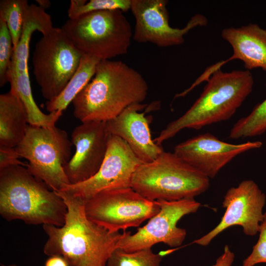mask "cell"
Segmentation results:
<instances>
[{
	"label": "cell",
	"mask_w": 266,
	"mask_h": 266,
	"mask_svg": "<svg viewBox=\"0 0 266 266\" xmlns=\"http://www.w3.org/2000/svg\"><path fill=\"white\" fill-rule=\"evenodd\" d=\"M222 37L233 50V55L214 65L216 69L233 60L244 63L246 70L261 68L266 72V30L250 23L239 28L230 27L222 31Z\"/></svg>",
	"instance_id": "obj_17"
},
{
	"label": "cell",
	"mask_w": 266,
	"mask_h": 266,
	"mask_svg": "<svg viewBox=\"0 0 266 266\" xmlns=\"http://www.w3.org/2000/svg\"><path fill=\"white\" fill-rule=\"evenodd\" d=\"M13 45L5 22L0 18V86L8 82V73L11 63Z\"/></svg>",
	"instance_id": "obj_25"
},
{
	"label": "cell",
	"mask_w": 266,
	"mask_h": 266,
	"mask_svg": "<svg viewBox=\"0 0 266 266\" xmlns=\"http://www.w3.org/2000/svg\"><path fill=\"white\" fill-rule=\"evenodd\" d=\"M258 233V241L253 246L250 254L243 260L242 266H254L260 263H266V211L264 212Z\"/></svg>",
	"instance_id": "obj_26"
},
{
	"label": "cell",
	"mask_w": 266,
	"mask_h": 266,
	"mask_svg": "<svg viewBox=\"0 0 266 266\" xmlns=\"http://www.w3.org/2000/svg\"><path fill=\"white\" fill-rule=\"evenodd\" d=\"M28 5L26 0L0 1V18L6 23L12 37L13 48L16 47L20 40L25 13Z\"/></svg>",
	"instance_id": "obj_22"
},
{
	"label": "cell",
	"mask_w": 266,
	"mask_h": 266,
	"mask_svg": "<svg viewBox=\"0 0 266 266\" xmlns=\"http://www.w3.org/2000/svg\"><path fill=\"white\" fill-rule=\"evenodd\" d=\"M56 192L67 211L63 226L42 225L48 236L44 254L61 256L69 266H107L122 233L110 232L90 221L82 199L63 191Z\"/></svg>",
	"instance_id": "obj_1"
},
{
	"label": "cell",
	"mask_w": 266,
	"mask_h": 266,
	"mask_svg": "<svg viewBox=\"0 0 266 266\" xmlns=\"http://www.w3.org/2000/svg\"><path fill=\"white\" fill-rule=\"evenodd\" d=\"M166 0H132L131 10L134 17L133 39L139 43H151L160 47L178 45L191 30L207 24L200 14L194 15L186 26L174 28L169 24Z\"/></svg>",
	"instance_id": "obj_13"
},
{
	"label": "cell",
	"mask_w": 266,
	"mask_h": 266,
	"mask_svg": "<svg viewBox=\"0 0 266 266\" xmlns=\"http://www.w3.org/2000/svg\"><path fill=\"white\" fill-rule=\"evenodd\" d=\"M53 28L51 16L36 4L28 6L24 16L20 40L13 48V55L18 57L29 56L30 43L32 34L37 31L44 35Z\"/></svg>",
	"instance_id": "obj_20"
},
{
	"label": "cell",
	"mask_w": 266,
	"mask_h": 266,
	"mask_svg": "<svg viewBox=\"0 0 266 266\" xmlns=\"http://www.w3.org/2000/svg\"><path fill=\"white\" fill-rule=\"evenodd\" d=\"M265 194L252 180L242 181L236 187L230 188L222 202L225 212L219 223L211 231L193 243L205 246L224 231L234 226H241L243 233L254 236L259 232L264 212Z\"/></svg>",
	"instance_id": "obj_11"
},
{
	"label": "cell",
	"mask_w": 266,
	"mask_h": 266,
	"mask_svg": "<svg viewBox=\"0 0 266 266\" xmlns=\"http://www.w3.org/2000/svg\"><path fill=\"white\" fill-rule=\"evenodd\" d=\"M200 96L181 116L170 122L153 139L158 145L184 129L200 130L229 119L252 91L254 80L248 70L219 69L206 81Z\"/></svg>",
	"instance_id": "obj_4"
},
{
	"label": "cell",
	"mask_w": 266,
	"mask_h": 266,
	"mask_svg": "<svg viewBox=\"0 0 266 266\" xmlns=\"http://www.w3.org/2000/svg\"><path fill=\"white\" fill-rule=\"evenodd\" d=\"M83 54L100 60L126 54L133 34L119 10L93 11L67 20L61 28Z\"/></svg>",
	"instance_id": "obj_6"
},
{
	"label": "cell",
	"mask_w": 266,
	"mask_h": 266,
	"mask_svg": "<svg viewBox=\"0 0 266 266\" xmlns=\"http://www.w3.org/2000/svg\"><path fill=\"white\" fill-rule=\"evenodd\" d=\"M83 53L61 28L53 27L36 42L33 52V73L47 101L64 90L79 65Z\"/></svg>",
	"instance_id": "obj_8"
},
{
	"label": "cell",
	"mask_w": 266,
	"mask_h": 266,
	"mask_svg": "<svg viewBox=\"0 0 266 266\" xmlns=\"http://www.w3.org/2000/svg\"><path fill=\"white\" fill-rule=\"evenodd\" d=\"M29 125L26 107L10 89L0 95V145L16 147L25 137Z\"/></svg>",
	"instance_id": "obj_18"
},
{
	"label": "cell",
	"mask_w": 266,
	"mask_h": 266,
	"mask_svg": "<svg viewBox=\"0 0 266 266\" xmlns=\"http://www.w3.org/2000/svg\"><path fill=\"white\" fill-rule=\"evenodd\" d=\"M260 141L240 144L229 143L207 133L177 144L174 153L187 163L209 178H214L220 170L237 156L260 148Z\"/></svg>",
	"instance_id": "obj_14"
},
{
	"label": "cell",
	"mask_w": 266,
	"mask_h": 266,
	"mask_svg": "<svg viewBox=\"0 0 266 266\" xmlns=\"http://www.w3.org/2000/svg\"><path fill=\"white\" fill-rule=\"evenodd\" d=\"M157 201L160 207L159 212L134 233L123 231L116 248L132 252L151 249L159 243L170 247H177L183 243L187 232L185 229L177 227V223L184 216L196 213L200 203L194 198Z\"/></svg>",
	"instance_id": "obj_10"
},
{
	"label": "cell",
	"mask_w": 266,
	"mask_h": 266,
	"mask_svg": "<svg viewBox=\"0 0 266 266\" xmlns=\"http://www.w3.org/2000/svg\"><path fill=\"white\" fill-rule=\"evenodd\" d=\"M145 106L142 103L132 104L106 122L109 134L125 141L142 163L152 162L164 151L152 139L145 112H140Z\"/></svg>",
	"instance_id": "obj_16"
},
{
	"label": "cell",
	"mask_w": 266,
	"mask_h": 266,
	"mask_svg": "<svg viewBox=\"0 0 266 266\" xmlns=\"http://www.w3.org/2000/svg\"><path fill=\"white\" fill-rule=\"evenodd\" d=\"M20 158L15 147L0 145V170L15 166L27 167L28 164L20 161L19 159Z\"/></svg>",
	"instance_id": "obj_27"
},
{
	"label": "cell",
	"mask_w": 266,
	"mask_h": 266,
	"mask_svg": "<svg viewBox=\"0 0 266 266\" xmlns=\"http://www.w3.org/2000/svg\"><path fill=\"white\" fill-rule=\"evenodd\" d=\"M67 211L57 192L32 175L27 167L15 166L0 170V214L5 220L62 227Z\"/></svg>",
	"instance_id": "obj_3"
},
{
	"label": "cell",
	"mask_w": 266,
	"mask_h": 266,
	"mask_svg": "<svg viewBox=\"0 0 266 266\" xmlns=\"http://www.w3.org/2000/svg\"><path fill=\"white\" fill-rule=\"evenodd\" d=\"M142 163L125 141L110 135L105 156L98 172L90 179L66 185L60 191L84 200L101 191L131 187L133 174Z\"/></svg>",
	"instance_id": "obj_12"
},
{
	"label": "cell",
	"mask_w": 266,
	"mask_h": 266,
	"mask_svg": "<svg viewBox=\"0 0 266 266\" xmlns=\"http://www.w3.org/2000/svg\"><path fill=\"white\" fill-rule=\"evenodd\" d=\"M45 266H69L67 261L62 256H50L45 262Z\"/></svg>",
	"instance_id": "obj_29"
},
{
	"label": "cell",
	"mask_w": 266,
	"mask_h": 266,
	"mask_svg": "<svg viewBox=\"0 0 266 266\" xmlns=\"http://www.w3.org/2000/svg\"><path fill=\"white\" fill-rule=\"evenodd\" d=\"M266 132V99L257 104L246 116L239 119L232 128V139L260 135Z\"/></svg>",
	"instance_id": "obj_21"
},
{
	"label": "cell",
	"mask_w": 266,
	"mask_h": 266,
	"mask_svg": "<svg viewBox=\"0 0 266 266\" xmlns=\"http://www.w3.org/2000/svg\"><path fill=\"white\" fill-rule=\"evenodd\" d=\"M209 179L174 152L163 151L152 162L138 166L131 187L151 200L175 201L205 192Z\"/></svg>",
	"instance_id": "obj_5"
},
{
	"label": "cell",
	"mask_w": 266,
	"mask_h": 266,
	"mask_svg": "<svg viewBox=\"0 0 266 266\" xmlns=\"http://www.w3.org/2000/svg\"><path fill=\"white\" fill-rule=\"evenodd\" d=\"M141 74L121 61L100 60L93 78L72 101L74 117L86 123L107 122L148 94Z\"/></svg>",
	"instance_id": "obj_2"
},
{
	"label": "cell",
	"mask_w": 266,
	"mask_h": 266,
	"mask_svg": "<svg viewBox=\"0 0 266 266\" xmlns=\"http://www.w3.org/2000/svg\"><path fill=\"white\" fill-rule=\"evenodd\" d=\"M38 6L45 10L48 8L51 5V2L48 0H36Z\"/></svg>",
	"instance_id": "obj_30"
},
{
	"label": "cell",
	"mask_w": 266,
	"mask_h": 266,
	"mask_svg": "<svg viewBox=\"0 0 266 266\" xmlns=\"http://www.w3.org/2000/svg\"><path fill=\"white\" fill-rule=\"evenodd\" d=\"M163 256L151 249L128 252L116 248L109 258L107 266H160Z\"/></svg>",
	"instance_id": "obj_23"
},
{
	"label": "cell",
	"mask_w": 266,
	"mask_h": 266,
	"mask_svg": "<svg viewBox=\"0 0 266 266\" xmlns=\"http://www.w3.org/2000/svg\"><path fill=\"white\" fill-rule=\"evenodd\" d=\"M72 145L66 131L55 126L29 124L24 138L15 148L21 158L28 161L30 173L50 190L59 192L70 184L64 167L71 158Z\"/></svg>",
	"instance_id": "obj_7"
},
{
	"label": "cell",
	"mask_w": 266,
	"mask_h": 266,
	"mask_svg": "<svg viewBox=\"0 0 266 266\" xmlns=\"http://www.w3.org/2000/svg\"><path fill=\"white\" fill-rule=\"evenodd\" d=\"M110 136L106 122L82 123L74 128L71 141L75 153L64 167L70 184L86 181L98 172L105 156Z\"/></svg>",
	"instance_id": "obj_15"
},
{
	"label": "cell",
	"mask_w": 266,
	"mask_h": 266,
	"mask_svg": "<svg viewBox=\"0 0 266 266\" xmlns=\"http://www.w3.org/2000/svg\"><path fill=\"white\" fill-rule=\"evenodd\" d=\"M234 257L233 252L230 250L228 245H226L223 254L217 259L212 266H232Z\"/></svg>",
	"instance_id": "obj_28"
},
{
	"label": "cell",
	"mask_w": 266,
	"mask_h": 266,
	"mask_svg": "<svg viewBox=\"0 0 266 266\" xmlns=\"http://www.w3.org/2000/svg\"><path fill=\"white\" fill-rule=\"evenodd\" d=\"M100 61L95 57L83 54L78 68L64 90L55 99L46 101V110L49 112L58 110L63 112L65 110L91 80Z\"/></svg>",
	"instance_id": "obj_19"
},
{
	"label": "cell",
	"mask_w": 266,
	"mask_h": 266,
	"mask_svg": "<svg viewBox=\"0 0 266 266\" xmlns=\"http://www.w3.org/2000/svg\"><path fill=\"white\" fill-rule=\"evenodd\" d=\"M132 0H71L67 10L69 19L100 10H119L123 12L131 10Z\"/></svg>",
	"instance_id": "obj_24"
},
{
	"label": "cell",
	"mask_w": 266,
	"mask_h": 266,
	"mask_svg": "<svg viewBox=\"0 0 266 266\" xmlns=\"http://www.w3.org/2000/svg\"><path fill=\"white\" fill-rule=\"evenodd\" d=\"M84 210L92 222L111 233L138 227L160 210L131 187L101 191L84 200Z\"/></svg>",
	"instance_id": "obj_9"
},
{
	"label": "cell",
	"mask_w": 266,
	"mask_h": 266,
	"mask_svg": "<svg viewBox=\"0 0 266 266\" xmlns=\"http://www.w3.org/2000/svg\"><path fill=\"white\" fill-rule=\"evenodd\" d=\"M0 266H18L17 265L15 264H10V265H6L1 264H0Z\"/></svg>",
	"instance_id": "obj_31"
}]
</instances>
